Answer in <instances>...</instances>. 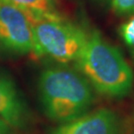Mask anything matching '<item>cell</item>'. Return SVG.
Segmentation results:
<instances>
[{"mask_svg":"<svg viewBox=\"0 0 134 134\" xmlns=\"http://www.w3.org/2000/svg\"><path fill=\"white\" fill-rule=\"evenodd\" d=\"M75 65L99 94L119 98L132 90L134 75L129 64L119 50L96 30L88 33Z\"/></svg>","mask_w":134,"mask_h":134,"instance_id":"cell-1","label":"cell"},{"mask_svg":"<svg viewBox=\"0 0 134 134\" xmlns=\"http://www.w3.org/2000/svg\"><path fill=\"white\" fill-rule=\"evenodd\" d=\"M38 88L46 116L59 124L88 112L96 101L94 90L77 70L47 69L40 76Z\"/></svg>","mask_w":134,"mask_h":134,"instance_id":"cell-2","label":"cell"},{"mask_svg":"<svg viewBox=\"0 0 134 134\" xmlns=\"http://www.w3.org/2000/svg\"><path fill=\"white\" fill-rule=\"evenodd\" d=\"M29 17L35 39V57L46 56L61 64L77 61L88 33L59 13Z\"/></svg>","mask_w":134,"mask_h":134,"instance_id":"cell-3","label":"cell"},{"mask_svg":"<svg viewBox=\"0 0 134 134\" xmlns=\"http://www.w3.org/2000/svg\"><path fill=\"white\" fill-rule=\"evenodd\" d=\"M0 44L14 53L35 56V39L29 15L18 7L1 0Z\"/></svg>","mask_w":134,"mask_h":134,"instance_id":"cell-4","label":"cell"},{"mask_svg":"<svg viewBox=\"0 0 134 134\" xmlns=\"http://www.w3.org/2000/svg\"><path fill=\"white\" fill-rule=\"evenodd\" d=\"M50 134H123V122L114 110L102 107L59 124Z\"/></svg>","mask_w":134,"mask_h":134,"instance_id":"cell-5","label":"cell"},{"mask_svg":"<svg viewBox=\"0 0 134 134\" xmlns=\"http://www.w3.org/2000/svg\"><path fill=\"white\" fill-rule=\"evenodd\" d=\"M0 118L14 128H22L28 121L24 100L9 77L0 74Z\"/></svg>","mask_w":134,"mask_h":134,"instance_id":"cell-6","label":"cell"},{"mask_svg":"<svg viewBox=\"0 0 134 134\" xmlns=\"http://www.w3.org/2000/svg\"><path fill=\"white\" fill-rule=\"evenodd\" d=\"M14 5L25 11L30 16H40L59 13L56 8V0H1Z\"/></svg>","mask_w":134,"mask_h":134,"instance_id":"cell-7","label":"cell"},{"mask_svg":"<svg viewBox=\"0 0 134 134\" xmlns=\"http://www.w3.org/2000/svg\"><path fill=\"white\" fill-rule=\"evenodd\" d=\"M118 33L124 45L134 56V14L130 15L129 18L120 25Z\"/></svg>","mask_w":134,"mask_h":134,"instance_id":"cell-8","label":"cell"},{"mask_svg":"<svg viewBox=\"0 0 134 134\" xmlns=\"http://www.w3.org/2000/svg\"><path fill=\"white\" fill-rule=\"evenodd\" d=\"M110 5L113 12L119 16L134 14V0H110Z\"/></svg>","mask_w":134,"mask_h":134,"instance_id":"cell-9","label":"cell"},{"mask_svg":"<svg viewBox=\"0 0 134 134\" xmlns=\"http://www.w3.org/2000/svg\"><path fill=\"white\" fill-rule=\"evenodd\" d=\"M8 130H9V125L3 119L0 118V134H8Z\"/></svg>","mask_w":134,"mask_h":134,"instance_id":"cell-10","label":"cell"},{"mask_svg":"<svg viewBox=\"0 0 134 134\" xmlns=\"http://www.w3.org/2000/svg\"><path fill=\"white\" fill-rule=\"evenodd\" d=\"M133 134H134V133H133Z\"/></svg>","mask_w":134,"mask_h":134,"instance_id":"cell-11","label":"cell"}]
</instances>
